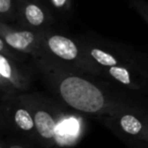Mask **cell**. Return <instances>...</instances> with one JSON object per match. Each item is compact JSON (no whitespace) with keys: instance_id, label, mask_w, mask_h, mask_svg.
I'll return each instance as SVG.
<instances>
[{"instance_id":"8992f818","label":"cell","mask_w":148,"mask_h":148,"mask_svg":"<svg viewBox=\"0 0 148 148\" xmlns=\"http://www.w3.org/2000/svg\"><path fill=\"white\" fill-rule=\"evenodd\" d=\"M27 101L34 113L39 146L43 148L55 147V134L62 103L39 92L27 93Z\"/></svg>"},{"instance_id":"9c48e42d","label":"cell","mask_w":148,"mask_h":148,"mask_svg":"<svg viewBox=\"0 0 148 148\" xmlns=\"http://www.w3.org/2000/svg\"><path fill=\"white\" fill-rule=\"evenodd\" d=\"M85 117L62 103L55 134L56 148H72L83 139L88 129Z\"/></svg>"},{"instance_id":"2e32d148","label":"cell","mask_w":148,"mask_h":148,"mask_svg":"<svg viewBox=\"0 0 148 148\" xmlns=\"http://www.w3.org/2000/svg\"><path fill=\"white\" fill-rule=\"evenodd\" d=\"M0 148H5V142H4V139H1V141H0Z\"/></svg>"},{"instance_id":"5bb4252c","label":"cell","mask_w":148,"mask_h":148,"mask_svg":"<svg viewBox=\"0 0 148 148\" xmlns=\"http://www.w3.org/2000/svg\"><path fill=\"white\" fill-rule=\"evenodd\" d=\"M128 5L148 25V1L147 0H127Z\"/></svg>"},{"instance_id":"4fadbf2b","label":"cell","mask_w":148,"mask_h":148,"mask_svg":"<svg viewBox=\"0 0 148 148\" xmlns=\"http://www.w3.org/2000/svg\"><path fill=\"white\" fill-rule=\"evenodd\" d=\"M0 54H3L6 57L10 58V59L16 60V61H29L33 58L27 54H25L23 52H19L17 50H14L13 48L9 47L4 41L0 39Z\"/></svg>"},{"instance_id":"5b68a950","label":"cell","mask_w":148,"mask_h":148,"mask_svg":"<svg viewBox=\"0 0 148 148\" xmlns=\"http://www.w3.org/2000/svg\"><path fill=\"white\" fill-rule=\"evenodd\" d=\"M97 120L129 145L147 143V107L127 108Z\"/></svg>"},{"instance_id":"ba28073f","label":"cell","mask_w":148,"mask_h":148,"mask_svg":"<svg viewBox=\"0 0 148 148\" xmlns=\"http://www.w3.org/2000/svg\"><path fill=\"white\" fill-rule=\"evenodd\" d=\"M42 32L25 27L18 23L0 21V39L9 47L27 54L33 59L43 56Z\"/></svg>"},{"instance_id":"7a4b0ae2","label":"cell","mask_w":148,"mask_h":148,"mask_svg":"<svg viewBox=\"0 0 148 148\" xmlns=\"http://www.w3.org/2000/svg\"><path fill=\"white\" fill-rule=\"evenodd\" d=\"M80 39L97 77L130 91L148 87V58L132 47L95 34L77 36Z\"/></svg>"},{"instance_id":"9a60e30c","label":"cell","mask_w":148,"mask_h":148,"mask_svg":"<svg viewBox=\"0 0 148 148\" xmlns=\"http://www.w3.org/2000/svg\"><path fill=\"white\" fill-rule=\"evenodd\" d=\"M5 148H36L34 147V142L21 137H10L4 139Z\"/></svg>"},{"instance_id":"6da1fadb","label":"cell","mask_w":148,"mask_h":148,"mask_svg":"<svg viewBox=\"0 0 148 148\" xmlns=\"http://www.w3.org/2000/svg\"><path fill=\"white\" fill-rule=\"evenodd\" d=\"M33 62L55 99L86 117L97 120L127 108L146 107L143 101L125 92L128 89L72 70L47 56L33 59Z\"/></svg>"},{"instance_id":"30bf717a","label":"cell","mask_w":148,"mask_h":148,"mask_svg":"<svg viewBox=\"0 0 148 148\" xmlns=\"http://www.w3.org/2000/svg\"><path fill=\"white\" fill-rule=\"evenodd\" d=\"M56 17L45 0H17V23L35 31L53 27Z\"/></svg>"},{"instance_id":"8fae6325","label":"cell","mask_w":148,"mask_h":148,"mask_svg":"<svg viewBox=\"0 0 148 148\" xmlns=\"http://www.w3.org/2000/svg\"><path fill=\"white\" fill-rule=\"evenodd\" d=\"M0 21L17 23V0H0Z\"/></svg>"},{"instance_id":"e0dca14e","label":"cell","mask_w":148,"mask_h":148,"mask_svg":"<svg viewBox=\"0 0 148 148\" xmlns=\"http://www.w3.org/2000/svg\"><path fill=\"white\" fill-rule=\"evenodd\" d=\"M147 144H148V133H147Z\"/></svg>"},{"instance_id":"7c38bea8","label":"cell","mask_w":148,"mask_h":148,"mask_svg":"<svg viewBox=\"0 0 148 148\" xmlns=\"http://www.w3.org/2000/svg\"><path fill=\"white\" fill-rule=\"evenodd\" d=\"M54 14L62 17L71 16L74 10L73 0H45Z\"/></svg>"},{"instance_id":"52a82bcc","label":"cell","mask_w":148,"mask_h":148,"mask_svg":"<svg viewBox=\"0 0 148 148\" xmlns=\"http://www.w3.org/2000/svg\"><path fill=\"white\" fill-rule=\"evenodd\" d=\"M37 71L33 59L16 61L0 54V99L29 93Z\"/></svg>"},{"instance_id":"3957f363","label":"cell","mask_w":148,"mask_h":148,"mask_svg":"<svg viewBox=\"0 0 148 148\" xmlns=\"http://www.w3.org/2000/svg\"><path fill=\"white\" fill-rule=\"evenodd\" d=\"M42 41L43 56H47L72 70L97 77V71L87 58L78 37L66 35L51 27L42 32Z\"/></svg>"},{"instance_id":"277c9868","label":"cell","mask_w":148,"mask_h":148,"mask_svg":"<svg viewBox=\"0 0 148 148\" xmlns=\"http://www.w3.org/2000/svg\"><path fill=\"white\" fill-rule=\"evenodd\" d=\"M0 124L2 131L6 130L13 135L39 145L34 113L27 93L0 99Z\"/></svg>"}]
</instances>
